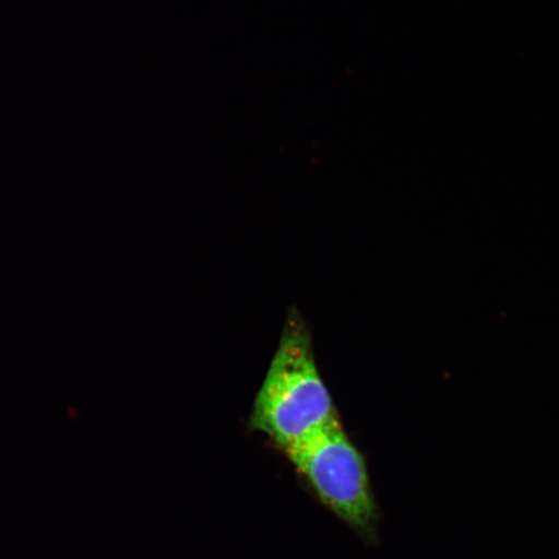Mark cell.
I'll list each match as a JSON object with an SVG mask.
<instances>
[{
    "label": "cell",
    "instance_id": "cell-1",
    "mask_svg": "<svg viewBox=\"0 0 559 559\" xmlns=\"http://www.w3.org/2000/svg\"><path fill=\"white\" fill-rule=\"evenodd\" d=\"M338 419L314 359L310 332L290 321L258 391L250 426L283 452Z\"/></svg>",
    "mask_w": 559,
    "mask_h": 559
},
{
    "label": "cell",
    "instance_id": "cell-2",
    "mask_svg": "<svg viewBox=\"0 0 559 559\" xmlns=\"http://www.w3.org/2000/svg\"><path fill=\"white\" fill-rule=\"evenodd\" d=\"M284 453L334 515L360 536H373L377 507L366 461L340 418Z\"/></svg>",
    "mask_w": 559,
    "mask_h": 559
}]
</instances>
